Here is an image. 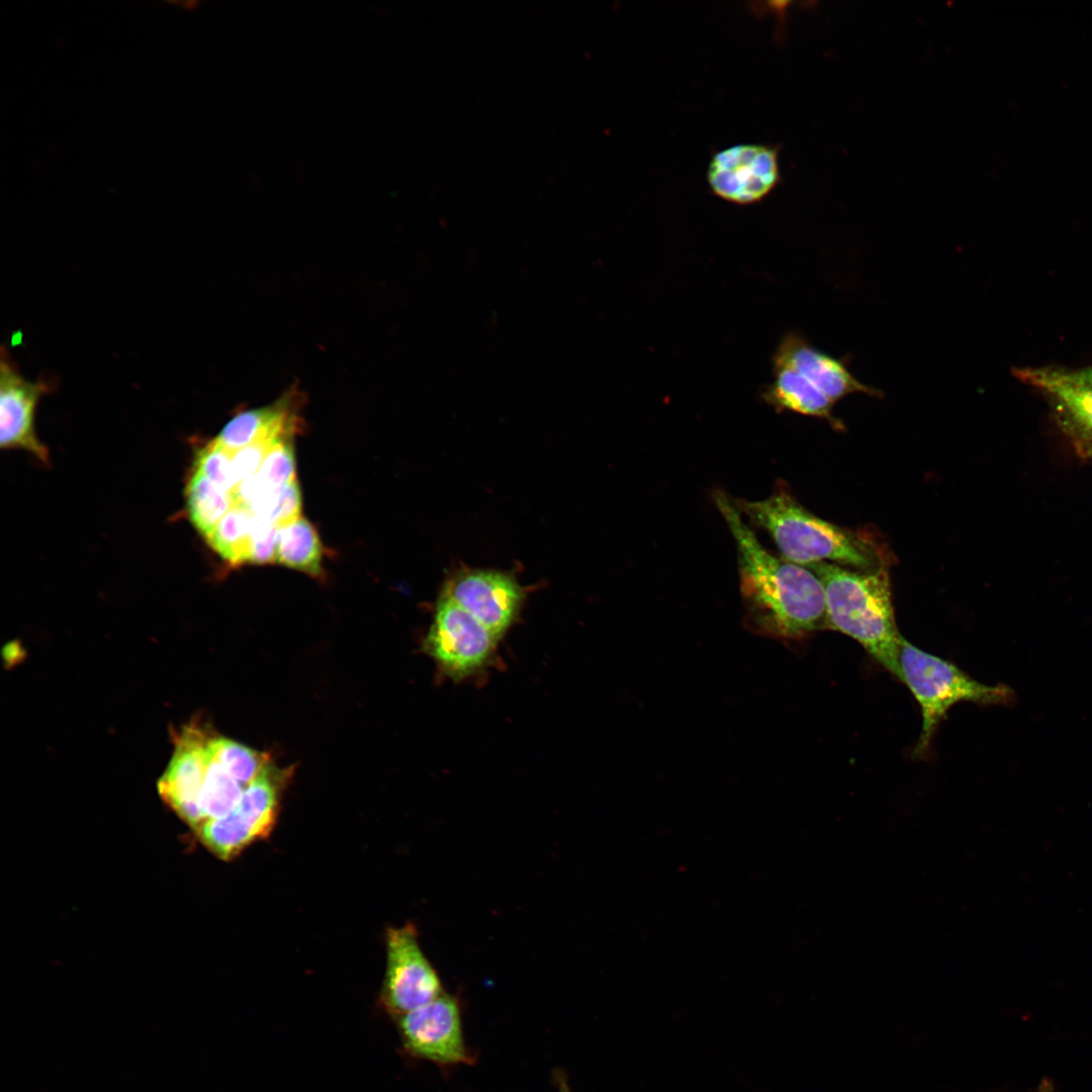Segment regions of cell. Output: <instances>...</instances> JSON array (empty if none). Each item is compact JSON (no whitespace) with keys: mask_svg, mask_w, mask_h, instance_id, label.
I'll return each mask as SVG.
<instances>
[{"mask_svg":"<svg viewBox=\"0 0 1092 1092\" xmlns=\"http://www.w3.org/2000/svg\"><path fill=\"white\" fill-rule=\"evenodd\" d=\"M737 549L744 624L775 639H802L828 630L823 584L810 568L770 553L728 494L713 492Z\"/></svg>","mask_w":1092,"mask_h":1092,"instance_id":"obj_1","label":"cell"},{"mask_svg":"<svg viewBox=\"0 0 1092 1092\" xmlns=\"http://www.w3.org/2000/svg\"><path fill=\"white\" fill-rule=\"evenodd\" d=\"M733 503L751 525L770 535L782 557L793 563L830 562L856 570L888 566L889 557L873 539L815 516L784 484H778L766 498H733Z\"/></svg>","mask_w":1092,"mask_h":1092,"instance_id":"obj_2","label":"cell"},{"mask_svg":"<svg viewBox=\"0 0 1092 1092\" xmlns=\"http://www.w3.org/2000/svg\"><path fill=\"white\" fill-rule=\"evenodd\" d=\"M820 578L826 600L828 630L857 641L900 679L902 635L896 626L888 566L856 570L830 562L806 566Z\"/></svg>","mask_w":1092,"mask_h":1092,"instance_id":"obj_3","label":"cell"},{"mask_svg":"<svg viewBox=\"0 0 1092 1092\" xmlns=\"http://www.w3.org/2000/svg\"><path fill=\"white\" fill-rule=\"evenodd\" d=\"M898 663L900 680L906 684L921 709L922 729L913 750L920 757L927 752L938 725L954 704L1006 705L1015 700L1010 688L981 684L951 662L920 650L903 636Z\"/></svg>","mask_w":1092,"mask_h":1092,"instance_id":"obj_4","label":"cell"},{"mask_svg":"<svg viewBox=\"0 0 1092 1092\" xmlns=\"http://www.w3.org/2000/svg\"><path fill=\"white\" fill-rule=\"evenodd\" d=\"M268 766L248 785L237 806L226 815L207 820L197 830L201 841L216 856L231 859L272 831L278 812L280 781Z\"/></svg>","mask_w":1092,"mask_h":1092,"instance_id":"obj_5","label":"cell"},{"mask_svg":"<svg viewBox=\"0 0 1092 1092\" xmlns=\"http://www.w3.org/2000/svg\"><path fill=\"white\" fill-rule=\"evenodd\" d=\"M440 978L423 952L415 926L386 931V969L379 995L381 1008L392 1018L441 996Z\"/></svg>","mask_w":1092,"mask_h":1092,"instance_id":"obj_6","label":"cell"},{"mask_svg":"<svg viewBox=\"0 0 1092 1092\" xmlns=\"http://www.w3.org/2000/svg\"><path fill=\"white\" fill-rule=\"evenodd\" d=\"M499 640L475 617L442 595L425 647L446 675L461 679L485 666Z\"/></svg>","mask_w":1092,"mask_h":1092,"instance_id":"obj_7","label":"cell"},{"mask_svg":"<svg viewBox=\"0 0 1092 1092\" xmlns=\"http://www.w3.org/2000/svg\"><path fill=\"white\" fill-rule=\"evenodd\" d=\"M405 1055L440 1066L469 1064L458 1000L443 993L433 1001L394 1018Z\"/></svg>","mask_w":1092,"mask_h":1092,"instance_id":"obj_8","label":"cell"},{"mask_svg":"<svg viewBox=\"0 0 1092 1092\" xmlns=\"http://www.w3.org/2000/svg\"><path fill=\"white\" fill-rule=\"evenodd\" d=\"M713 194L740 205L759 202L780 183L779 150L760 144H738L715 153L707 168Z\"/></svg>","mask_w":1092,"mask_h":1092,"instance_id":"obj_9","label":"cell"},{"mask_svg":"<svg viewBox=\"0 0 1092 1092\" xmlns=\"http://www.w3.org/2000/svg\"><path fill=\"white\" fill-rule=\"evenodd\" d=\"M51 385L46 380L30 381L18 370L5 347L0 360V445L22 449L43 463L49 451L34 431V415L40 397Z\"/></svg>","mask_w":1092,"mask_h":1092,"instance_id":"obj_10","label":"cell"},{"mask_svg":"<svg viewBox=\"0 0 1092 1092\" xmlns=\"http://www.w3.org/2000/svg\"><path fill=\"white\" fill-rule=\"evenodd\" d=\"M442 595L451 599L502 638L516 621L524 594L510 575L468 570L450 579Z\"/></svg>","mask_w":1092,"mask_h":1092,"instance_id":"obj_11","label":"cell"},{"mask_svg":"<svg viewBox=\"0 0 1092 1092\" xmlns=\"http://www.w3.org/2000/svg\"><path fill=\"white\" fill-rule=\"evenodd\" d=\"M210 740L194 724L184 727L176 735L174 754L158 783L162 799L196 830L205 822L198 797L207 767Z\"/></svg>","mask_w":1092,"mask_h":1092,"instance_id":"obj_12","label":"cell"},{"mask_svg":"<svg viewBox=\"0 0 1092 1092\" xmlns=\"http://www.w3.org/2000/svg\"><path fill=\"white\" fill-rule=\"evenodd\" d=\"M774 368H791L822 391L834 403L852 393L882 397L883 392L859 381L848 369L847 362L819 350L798 333H788L779 344Z\"/></svg>","mask_w":1092,"mask_h":1092,"instance_id":"obj_13","label":"cell"},{"mask_svg":"<svg viewBox=\"0 0 1092 1092\" xmlns=\"http://www.w3.org/2000/svg\"><path fill=\"white\" fill-rule=\"evenodd\" d=\"M1012 373L1049 396L1082 440H1092V383L1074 379L1063 368L1020 367Z\"/></svg>","mask_w":1092,"mask_h":1092,"instance_id":"obj_14","label":"cell"},{"mask_svg":"<svg viewBox=\"0 0 1092 1092\" xmlns=\"http://www.w3.org/2000/svg\"><path fill=\"white\" fill-rule=\"evenodd\" d=\"M293 399L289 392L270 404L238 413L213 441L233 454L260 441L292 436L297 422Z\"/></svg>","mask_w":1092,"mask_h":1092,"instance_id":"obj_15","label":"cell"},{"mask_svg":"<svg viewBox=\"0 0 1092 1092\" xmlns=\"http://www.w3.org/2000/svg\"><path fill=\"white\" fill-rule=\"evenodd\" d=\"M774 380L763 391V398L780 411L824 419L833 428L842 422L833 415L835 403L812 382L791 368H774Z\"/></svg>","mask_w":1092,"mask_h":1092,"instance_id":"obj_16","label":"cell"},{"mask_svg":"<svg viewBox=\"0 0 1092 1092\" xmlns=\"http://www.w3.org/2000/svg\"><path fill=\"white\" fill-rule=\"evenodd\" d=\"M276 562L309 574L322 572L323 546L316 531L304 518L279 528Z\"/></svg>","mask_w":1092,"mask_h":1092,"instance_id":"obj_17","label":"cell"},{"mask_svg":"<svg viewBox=\"0 0 1092 1092\" xmlns=\"http://www.w3.org/2000/svg\"><path fill=\"white\" fill-rule=\"evenodd\" d=\"M235 505L231 492L193 470L186 485V507L191 523L204 538Z\"/></svg>","mask_w":1092,"mask_h":1092,"instance_id":"obj_18","label":"cell"},{"mask_svg":"<svg viewBox=\"0 0 1092 1092\" xmlns=\"http://www.w3.org/2000/svg\"><path fill=\"white\" fill-rule=\"evenodd\" d=\"M254 513L236 504L205 537L210 547L232 564L248 562Z\"/></svg>","mask_w":1092,"mask_h":1092,"instance_id":"obj_19","label":"cell"},{"mask_svg":"<svg viewBox=\"0 0 1092 1092\" xmlns=\"http://www.w3.org/2000/svg\"><path fill=\"white\" fill-rule=\"evenodd\" d=\"M244 789L216 761L208 749L207 767L198 797L199 808L205 822L230 813L239 803Z\"/></svg>","mask_w":1092,"mask_h":1092,"instance_id":"obj_20","label":"cell"},{"mask_svg":"<svg viewBox=\"0 0 1092 1092\" xmlns=\"http://www.w3.org/2000/svg\"><path fill=\"white\" fill-rule=\"evenodd\" d=\"M208 749L216 761L244 788L269 766L265 753L231 739L211 738Z\"/></svg>","mask_w":1092,"mask_h":1092,"instance_id":"obj_21","label":"cell"},{"mask_svg":"<svg viewBox=\"0 0 1092 1092\" xmlns=\"http://www.w3.org/2000/svg\"><path fill=\"white\" fill-rule=\"evenodd\" d=\"M300 490L295 479L283 487L265 491L248 509L281 527L300 517Z\"/></svg>","mask_w":1092,"mask_h":1092,"instance_id":"obj_22","label":"cell"},{"mask_svg":"<svg viewBox=\"0 0 1092 1092\" xmlns=\"http://www.w3.org/2000/svg\"><path fill=\"white\" fill-rule=\"evenodd\" d=\"M255 476L268 490L283 487L295 480V458L291 436L280 438L271 445Z\"/></svg>","mask_w":1092,"mask_h":1092,"instance_id":"obj_23","label":"cell"},{"mask_svg":"<svg viewBox=\"0 0 1092 1092\" xmlns=\"http://www.w3.org/2000/svg\"><path fill=\"white\" fill-rule=\"evenodd\" d=\"M194 471L202 474L213 484L231 493L238 486L232 453L213 440L197 452Z\"/></svg>","mask_w":1092,"mask_h":1092,"instance_id":"obj_24","label":"cell"},{"mask_svg":"<svg viewBox=\"0 0 1092 1092\" xmlns=\"http://www.w3.org/2000/svg\"><path fill=\"white\" fill-rule=\"evenodd\" d=\"M279 528L254 514L248 562L265 564L276 561Z\"/></svg>","mask_w":1092,"mask_h":1092,"instance_id":"obj_25","label":"cell"},{"mask_svg":"<svg viewBox=\"0 0 1092 1092\" xmlns=\"http://www.w3.org/2000/svg\"><path fill=\"white\" fill-rule=\"evenodd\" d=\"M280 438L260 441L232 454L233 467L238 484L258 473L269 448Z\"/></svg>","mask_w":1092,"mask_h":1092,"instance_id":"obj_26","label":"cell"},{"mask_svg":"<svg viewBox=\"0 0 1092 1092\" xmlns=\"http://www.w3.org/2000/svg\"><path fill=\"white\" fill-rule=\"evenodd\" d=\"M1067 373L1076 380L1092 383V366L1079 369H1066Z\"/></svg>","mask_w":1092,"mask_h":1092,"instance_id":"obj_27","label":"cell"},{"mask_svg":"<svg viewBox=\"0 0 1092 1092\" xmlns=\"http://www.w3.org/2000/svg\"><path fill=\"white\" fill-rule=\"evenodd\" d=\"M1035 1092H1058L1055 1084L1050 1078H1042L1035 1090Z\"/></svg>","mask_w":1092,"mask_h":1092,"instance_id":"obj_28","label":"cell"},{"mask_svg":"<svg viewBox=\"0 0 1092 1092\" xmlns=\"http://www.w3.org/2000/svg\"><path fill=\"white\" fill-rule=\"evenodd\" d=\"M1079 451L1083 453L1085 457L1092 458V440H1081L1078 442Z\"/></svg>","mask_w":1092,"mask_h":1092,"instance_id":"obj_29","label":"cell"},{"mask_svg":"<svg viewBox=\"0 0 1092 1092\" xmlns=\"http://www.w3.org/2000/svg\"><path fill=\"white\" fill-rule=\"evenodd\" d=\"M559 1092H570L568 1085L563 1078L559 1081Z\"/></svg>","mask_w":1092,"mask_h":1092,"instance_id":"obj_30","label":"cell"}]
</instances>
